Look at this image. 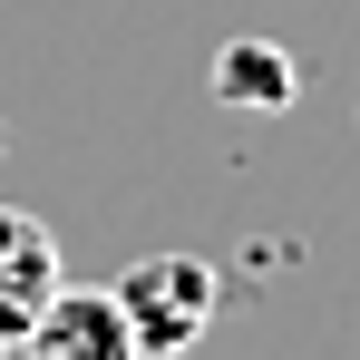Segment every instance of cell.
Instances as JSON below:
<instances>
[{"label":"cell","instance_id":"2","mask_svg":"<svg viewBox=\"0 0 360 360\" xmlns=\"http://www.w3.org/2000/svg\"><path fill=\"white\" fill-rule=\"evenodd\" d=\"M20 351H30V360H136V341H127V311H117V292L59 283V292L30 311Z\"/></svg>","mask_w":360,"mask_h":360},{"label":"cell","instance_id":"1","mask_svg":"<svg viewBox=\"0 0 360 360\" xmlns=\"http://www.w3.org/2000/svg\"><path fill=\"white\" fill-rule=\"evenodd\" d=\"M214 263L205 253H146V263H127L117 283V311H127V341L136 360H176L205 341V321H214Z\"/></svg>","mask_w":360,"mask_h":360},{"label":"cell","instance_id":"5","mask_svg":"<svg viewBox=\"0 0 360 360\" xmlns=\"http://www.w3.org/2000/svg\"><path fill=\"white\" fill-rule=\"evenodd\" d=\"M0 351H10V341H0Z\"/></svg>","mask_w":360,"mask_h":360},{"label":"cell","instance_id":"3","mask_svg":"<svg viewBox=\"0 0 360 360\" xmlns=\"http://www.w3.org/2000/svg\"><path fill=\"white\" fill-rule=\"evenodd\" d=\"M49 292H59V234L30 205H0V341H20Z\"/></svg>","mask_w":360,"mask_h":360},{"label":"cell","instance_id":"4","mask_svg":"<svg viewBox=\"0 0 360 360\" xmlns=\"http://www.w3.org/2000/svg\"><path fill=\"white\" fill-rule=\"evenodd\" d=\"M205 78H214V108H243V117H283V108L302 98V68H292V49H273L263 30L224 39Z\"/></svg>","mask_w":360,"mask_h":360}]
</instances>
